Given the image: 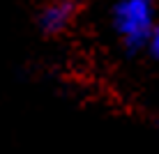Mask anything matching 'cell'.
I'll return each mask as SVG.
<instances>
[{"label": "cell", "instance_id": "cell-2", "mask_svg": "<svg viewBox=\"0 0 159 154\" xmlns=\"http://www.w3.org/2000/svg\"><path fill=\"white\" fill-rule=\"evenodd\" d=\"M79 0H48L37 12V30L44 37H60L76 23L79 16Z\"/></svg>", "mask_w": 159, "mask_h": 154}, {"label": "cell", "instance_id": "cell-1", "mask_svg": "<svg viewBox=\"0 0 159 154\" xmlns=\"http://www.w3.org/2000/svg\"><path fill=\"white\" fill-rule=\"evenodd\" d=\"M157 21L155 0H116L108 9L111 30L127 55H136L148 48Z\"/></svg>", "mask_w": 159, "mask_h": 154}, {"label": "cell", "instance_id": "cell-3", "mask_svg": "<svg viewBox=\"0 0 159 154\" xmlns=\"http://www.w3.org/2000/svg\"><path fill=\"white\" fill-rule=\"evenodd\" d=\"M145 51L150 53L152 60H157V62H159V21H157L155 30H152L150 39H148V48H145Z\"/></svg>", "mask_w": 159, "mask_h": 154}]
</instances>
